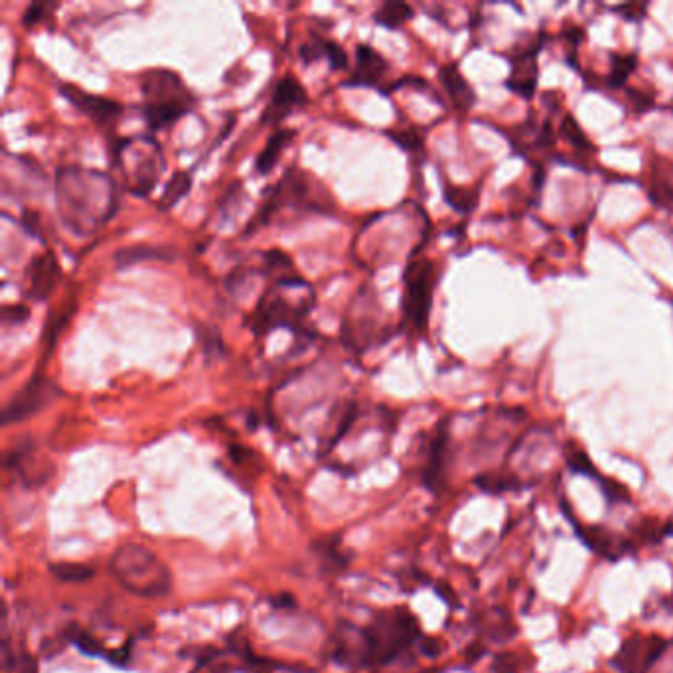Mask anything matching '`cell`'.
Wrapping results in <instances>:
<instances>
[{"label": "cell", "mask_w": 673, "mask_h": 673, "mask_svg": "<svg viewBox=\"0 0 673 673\" xmlns=\"http://www.w3.org/2000/svg\"><path fill=\"white\" fill-rule=\"evenodd\" d=\"M56 200L62 222L79 235L107 224L117 206L113 180L97 170L64 166L56 176Z\"/></svg>", "instance_id": "cell-1"}, {"label": "cell", "mask_w": 673, "mask_h": 673, "mask_svg": "<svg viewBox=\"0 0 673 673\" xmlns=\"http://www.w3.org/2000/svg\"><path fill=\"white\" fill-rule=\"evenodd\" d=\"M113 579L131 595L143 599H160L172 591V573L166 563L149 547L125 543L109 559Z\"/></svg>", "instance_id": "cell-2"}, {"label": "cell", "mask_w": 673, "mask_h": 673, "mask_svg": "<svg viewBox=\"0 0 673 673\" xmlns=\"http://www.w3.org/2000/svg\"><path fill=\"white\" fill-rule=\"evenodd\" d=\"M141 91L145 95L143 115L150 129H164L184 117L192 103L194 95L184 85L180 75L170 70H150L141 75Z\"/></svg>", "instance_id": "cell-3"}, {"label": "cell", "mask_w": 673, "mask_h": 673, "mask_svg": "<svg viewBox=\"0 0 673 673\" xmlns=\"http://www.w3.org/2000/svg\"><path fill=\"white\" fill-rule=\"evenodd\" d=\"M419 634L413 616L405 610H393L381 614L366 632H362L368 648V658L372 662L387 664L397 654H401Z\"/></svg>", "instance_id": "cell-4"}, {"label": "cell", "mask_w": 673, "mask_h": 673, "mask_svg": "<svg viewBox=\"0 0 673 673\" xmlns=\"http://www.w3.org/2000/svg\"><path fill=\"white\" fill-rule=\"evenodd\" d=\"M437 283L435 263L429 259L413 261L403 275V316L405 322L419 334L429 326L433 293Z\"/></svg>", "instance_id": "cell-5"}, {"label": "cell", "mask_w": 673, "mask_h": 673, "mask_svg": "<svg viewBox=\"0 0 673 673\" xmlns=\"http://www.w3.org/2000/svg\"><path fill=\"white\" fill-rule=\"evenodd\" d=\"M60 397V387L46 375L36 374L28 379V383L14 393L10 403L4 407L2 423L12 425L26 421L28 417L46 409L54 399Z\"/></svg>", "instance_id": "cell-6"}, {"label": "cell", "mask_w": 673, "mask_h": 673, "mask_svg": "<svg viewBox=\"0 0 673 673\" xmlns=\"http://www.w3.org/2000/svg\"><path fill=\"white\" fill-rule=\"evenodd\" d=\"M60 93L74 105L79 113L89 117L101 129H113L119 117L123 115V105L119 101L87 93L72 83H64L60 87Z\"/></svg>", "instance_id": "cell-7"}, {"label": "cell", "mask_w": 673, "mask_h": 673, "mask_svg": "<svg viewBox=\"0 0 673 673\" xmlns=\"http://www.w3.org/2000/svg\"><path fill=\"white\" fill-rule=\"evenodd\" d=\"M62 281V269L52 251L38 253L26 269V297L42 302L48 299Z\"/></svg>", "instance_id": "cell-8"}, {"label": "cell", "mask_w": 673, "mask_h": 673, "mask_svg": "<svg viewBox=\"0 0 673 673\" xmlns=\"http://www.w3.org/2000/svg\"><path fill=\"white\" fill-rule=\"evenodd\" d=\"M308 97H306V89L302 87L299 79L293 74H287L285 77L279 79L271 103L267 105L261 123H269V125H279L281 121H285L295 109H299L302 105H306Z\"/></svg>", "instance_id": "cell-9"}, {"label": "cell", "mask_w": 673, "mask_h": 673, "mask_svg": "<svg viewBox=\"0 0 673 673\" xmlns=\"http://www.w3.org/2000/svg\"><path fill=\"white\" fill-rule=\"evenodd\" d=\"M306 310L308 308L304 306H293L283 297H273V295L263 297L255 310L253 330L261 336L279 326H295V322H299Z\"/></svg>", "instance_id": "cell-10"}, {"label": "cell", "mask_w": 673, "mask_h": 673, "mask_svg": "<svg viewBox=\"0 0 673 673\" xmlns=\"http://www.w3.org/2000/svg\"><path fill=\"white\" fill-rule=\"evenodd\" d=\"M389 72L387 60L375 52L372 46L360 44L356 48V68L352 79L348 81L350 85H366V87H375L383 81L385 74Z\"/></svg>", "instance_id": "cell-11"}, {"label": "cell", "mask_w": 673, "mask_h": 673, "mask_svg": "<svg viewBox=\"0 0 673 673\" xmlns=\"http://www.w3.org/2000/svg\"><path fill=\"white\" fill-rule=\"evenodd\" d=\"M172 259H176V249L172 245H147V243L119 249L113 257L119 269L133 267L141 261H172Z\"/></svg>", "instance_id": "cell-12"}, {"label": "cell", "mask_w": 673, "mask_h": 673, "mask_svg": "<svg viewBox=\"0 0 673 673\" xmlns=\"http://www.w3.org/2000/svg\"><path fill=\"white\" fill-rule=\"evenodd\" d=\"M439 75H441V81H443V85L449 93L450 101L456 109L468 111L476 103L474 89L470 87V83L464 79V75L460 74V70L454 64L441 68Z\"/></svg>", "instance_id": "cell-13"}, {"label": "cell", "mask_w": 673, "mask_h": 673, "mask_svg": "<svg viewBox=\"0 0 673 673\" xmlns=\"http://www.w3.org/2000/svg\"><path fill=\"white\" fill-rule=\"evenodd\" d=\"M539 50H527L516 62L514 72L508 81V87L520 93L522 97H531L537 87V66H535V54Z\"/></svg>", "instance_id": "cell-14"}, {"label": "cell", "mask_w": 673, "mask_h": 673, "mask_svg": "<svg viewBox=\"0 0 673 673\" xmlns=\"http://www.w3.org/2000/svg\"><path fill=\"white\" fill-rule=\"evenodd\" d=\"M293 137H295V131H287V129H279L271 135L265 149L261 150L259 156H257V162H255L257 174L265 176L275 168V164L281 158V152L287 149V145L293 141Z\"/></svg>", "instance_id": "cell-15"}, {"label": "cell", "mask_w": 673, "mask_h": 673, "mask_svg": "<svg viewBox=\"0 0 673 673\" xmlns=\"http://www.w3.org/2000/svg\"><path fill=\"white\" fill-rule=\"evenodd\" d=\"M375 22L387 30L401 28L413 18V8L407 2H383L375 12Z\"/></svg>", "instance_id": "cell-16"}, {"label": "cell", "mask_w": 673, "mask_h": 673, "mask_svg": "<svg viewBox=\"0 0 673 673\" xmlns=\"http://www.w3.org/2000/svg\"><path fill=\"white\" fill-rule=\"evenodd\" d=\"M190 188H192V176L188 172H176L168 180V184H166V188H164V192L158 200V208L164 210V212L174 208L190 192Z\"/></svg>", "instance_id": "cell-17"}, {"label": "cell", "mask_w": 673, "mask_h": 673, "mask_svg": "<svg viewBox=\"0 0 673 673\" xmlns=\"http://www.w3.org/2000/svg\"><path fill=\"white\" fill-rule=\"evenodd\" d=\"M447 441H449L447 429L441 427V429H439V435H437V439L433 441V447H431V462H429L427 476H425V480H427L429 484H437V480L441 478L443 460H445V450H447Z\"/></svg>", "instance_id": "cell-18"}, {"label": "cell", "mask_w": 673, "mask_h": 673, "mask_svg": "<svg viewBox=\"0 0 673 673\" xmlns=\"http://www.w3.org/2000/svg\"><path fill=\"white\" fill-rule=\"evenodd\" d=\"M612 68L608 75V85L612 87H622L626 79L636 70L638 60L634 54H612Z\"/></svg>", "instance_id": "cell-19"}, {"label": "cell", "mask_w": 673, "mask_h": 673, "mask_svg": "<svg viewBox=\"0 0 673 673\" xmlns=\"http://www.w3.org/2000/svg\"><path fill=\"white\" fill-rule=\"evenodd\" d=\"M50 571L54 573L56 579L66 581V583H81L93 577V569L87 565H79V563H58V565H52Z\"/></svg>", "instance_id": "cell-20"}, {"label": "cell", "mask_w": 673, "mask_h": 673, "mask_svg": "<svg viewBox=\"0 0 673 673\" xmlns=\"http://www.w3.org/2000/svg\"><path fill=\"white\" fill-rule=\"evenodd\" d=\"M445 200L449 202L450 206L460 212V214H468L476 208L478 202V192L472 190H464V188H447L445 190Z\"/></svg>", "instance_id": "cell-21"}, {"label": "cell", "mask_w": 673, "mask_h": 673, "mask_svg": "<svg viewBox=\"0 0 673 673\" xmlns=\"http://www.w3.org/2000/svg\"><path fill=\"white\" fill-rule=\"evenodd\" d=\"M476 484L488 494H504L510 490H518V480L512 476H502V474L480 476L476 478Z\"/></svg>", "instance_id": "cell-22"}, {"label": "cell", "mask_w": 673, "mask_h": 673, "mask_svg": "<svg viewBox=\"0 0 673 673\" xmlns=\"http://www.w3.org/2000/svg\"><path fill=\"white\" fill-rule=\"evenodd\" d=\"M72 312H74V308H70V310H64V308H62L60 312H52V314L48 316V320H46V328H44V348H54L56 338H58V334L62 332V328L68 324Z\"/></svg>", "instance_id": "cell-23"}, {"label": "cell", "mask_w": 673, "mask_h": 673, "mask_svg": "<svg viewBox=\"0 0 673 673\" xmlns=\"http://www.w3.org/2000/svg\"><path fill=\"white\" fill-rule=\"evenodd\" d=\"M567 464L573 472L577 474H585V476H597V470L593 466V462L589 460V456L585 454V450L569 445L567 447Z\"/></svg>", "instance_id": "cell-24"}, {"label": "cell", "mask_w": 673, "mask_h": 673, "mask_svg": "<svg viewBox=\"0 0 673 673\" xmlns=\"http://www.w3.org/2000/svg\"><path fill=\"white\" fill-rule=\"evenodd\" d=\"M387 135H389V139H391L393 143H397L401 149L409 150V152L423 150V137H421V133L415 131V129L389 131Z\"/></svg>", "instance_id": "cell-25"}, {"label": "cell", "mask_w": 673, "mask_h": 673, "mask_svg": "<svg viewBox=\"0 0 673 673\" xmlns=\"http://www.w3.org/2000/svg\"><path fill=\"white\" fill-rule=\"evenodd\" d=\"M54 8H56V4H40V2L30 4V6L26 8L24 16H22V24H24L26 28H34V26H38L40 22H44V20L52 14Z\"/></svg>", "instance_id": "cell-26"}, {"label": "cell", "mask_w": 673, "mask_h": 673, "mask_svg": "<svg viewBox=\"0 0 673 673\" xmlns=\"http://www.w3.org/2000/svg\"><path fill=\"white\" fill-rule=\"evenodd\" d=\"M324 58L330 62V68L336 72L348 68V54L342 50L340 44L326 40V38H324Z\"/></svg>", "instance_id": "cell-27"}, {"label": "cell", "mask_w": 673, "mask_h": 673, "mask_svg": "<svg viewBox=\"0 0 673 673\" xmlns=\"http://www.w3.org/2000/svg\"><path fill=\"white\" fill-rule=\"evenodd\" d=\"M563 133H565V137L571 141V145H575L577 149H585V150H593V145L589 143V139H587V135L583 133V129L571 119V117H567L565 119V125H563Z\"/></svg>", "instance_id": "cell-28"}, {"label": "cell", "mask_w": 673, "mask_h": 673, "mask_svg": "<svg viewBox=\"0 0 673 673\" xmlns=\"http://www.w3.org/2000/svg\"><path fill=\"white\" fill-rule=\"evenodd\" d=\"M2 316H4V322H12V324H22L28 320L30 312L26 306L22 304H14V306H6L2 310Z\"/></svg>", "instance_id": "cell-29"}, {"label": "cell", "mask_w": 673, "mask_h": 673, "mask_svg": "<svg viewBox=\"0 0 673 673\" xmlns=\"http://www.w3.org/2000/svg\"><path fill=\"white\" fill-rule=\"evenodd\" d=\"M602 488H604V494L610 498V502H624L628 492L624 486H620L618 482H612V480H602L600 482Z\"/></svg>", "instance_id": "cell-30"}, {"label": "cell", "mask_w": 673, "mask_h": 673, "mask_svg": "<svg viewBox=\"0 0 673 673\" xmlns=\"http://www.w3.org/2000/svg\"><path fill=\"white\" fill-rule=\"evenodd\" d=\"M22 225L32 233V235H36V237H40V239H44L42 237V233H40V224H38V216L36 214H30V212H26L24 214V218H22Z\"/></svg>", "instance_id": "cell-31"}]
</instances>
